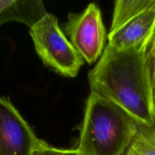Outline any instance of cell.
I'll use <instances>...</instances> for the list:
<instances>
[{
	"instance_id": "obj_4",
	"label": "cell",
	"mask_w": 155,
	"mask_h": 155,
	"mask_svg": "<svg viewBox=\"0 0 155 155\" xmlns=\"http://www.w3.org/2000/svg\"><path fill=\"white\" fill-rule=\"evenodd\" d=\"M68 18L65 31L70 42L85 61L94 63L103 54L106 37L100 8L90 3L83 12L69 14Z\"/></svg>"
},
{
	"instance_id": "obj_5",
	"label": "cell",
	"mask_w": 155,
	"mask_h": 155,
	"mask_svg": "<svg viewBox=\"0 0 155 155\" xmlns=\"http://www.w3.org/2000/svg\"><path fill=\"white\" fill-rule=\"evenodd\" d=\"M43 142L9 98L0 96V155H33Z\"/></svg>"
},
{
	"instance_id": "obj_12",
	"label": "cell",
	"mask_w": 155,
	"mask_h": 155,
	"mask_svg": "<svg viewBox=\"0 0 155 155\" xmlns=\"http://www.w3.org/2000/svg\"><path fill=\"white\" fill-rule=\"evenodd\" d=\"M59 155H84L76 149H59Z\"/></svg>"
},
{
	"instance_id": "obj_3",
	"label": "cell",
	"mask_w": 155,
	"mask_h": 155,
	"mask_svg": "<svg viewBox=\"0 0 155 155\" xmlns=\"http://www.w3.org/2000/svg\"><path fill=\"white\" fill-rule=\"evenodd\" d=\"M35 51L43 63L58 74L75 77L84 60L67 39L55 15L47 13L30 28Z\"/></svg>"
},
{
	"instance_id": "obj_2",
	"label": "cell",
	"mask_w": 155,
	"mask_h": 155,
	"mask_svg": "<svg viewBox=\"0 0 155 155\" xmlns=\"http://www.w3.org/2000/svg\"><path fill=\"white\" fill-rule=\"evenodd\" d=\"M138 128V123L124 110L91 92L76 150L84 155H123Z\"/></svg>"
},
{
	"instance_id": "obj_9",
	"label": "cell",
	"mask_w": 155,
	"mask_h": 155,
	"mask_svg": "<svg viewBox=\"0 0 155 155\" xmlns=\"http://www.w3.org/2000/svg\"><path fill=\"white\" fill-rule=\"evenodd\" d=\"M154 0H118L114 5L112 26H115L134 15L150 7Z\"/></svg>"
},
{
	"instance_id": "obj_8",
	"label": "cell",
	"mask_w": 155,
	"mask_h": 155,
	"mask_svg": "<svg viewBox=\"0 0 155 155\" xmlns=\"http://www.w3.org/2000/svg\"><path fill=\"white\" fill-rule=\"evenodd\" d=\"M123 155H155V126L138 124V130Z\"/></svg>"
},
{
	"instance_id": "obj_13",
	"label": "cell",
	"mask_w": 155,
	"mask_h": 155,
	"mask_svg": "<svg viewBox=\"0 0 155 155\" xmlns=\"http://www.w3.org/2000/svg\"><path fill=\"white\" fill-rule=\"evenodd\" d=\"M153 96H154V103H155V87L153 89Z\"/></svg>"
},
{
	"instance_id": "obj_11",
	"label": "cell",
	"mask_w": 155,
	"mask_h": 155,
	"mask_svg": "<svg viewBox=\"0 0 155 155\" xmlns=\"http://www.w3.org/2000/svg\"><path fill=\"white\" fill-rule=\"evenodd\" d=\"M33 155H59V149L50 146L43 141V143L35 150Z\"/></svg>"
},
{
	"instance_id": "obj_6",
	"label": "cell",
	"mask_w": 155,
	"mask_h": 155,
	"mask_svg": "<svg viewBox=\"0 0 155 155\" xmlns=\"http://www.w3.org/2000/svg\"><path fill=\"white\" fill-rule=\"evenodd\" d=\"M155 30V0L145 10L112 26L107 45L118 51L131 49L148 43Z\"/></svg>"
},
{
	"instance_id": "obj_7",
	"label": "cell",
	"mask_w": 155,
	"mask_h": 155,
	"mask_svg": "<svg viewBox=\"0 0 155 155\" xmlns=\"http://www.w3.org/2000/svg\"><path fill=\"white\" fill-rule=\"evenodd\" d=\"M46 14L40 0H0V26L15 21L30 28Z\"/></svg>"
},
{
	"instance_id": "obj_10",
	"label": "cell",
	"mask_w": 155,
	"mask_h": 155,
	"mask_svg": "<svg viewBox=\"0 0 155 155\" xmlns=\"http://www.w3.org/2000/svg\"><path fill=\"white\" fill-rule=\"evenodd\" d=\"M147 58L153 89L155 87V30L147 47Z\"/></svg>"
},
{
	"instance_id": "obj_1",
	"label": "cell",
	"mask_w": 155,
	"mask_h": 155,
	"mask_svg": "<svg viewBox=\"0 0 155 155\" xmlns=\"http://www.w3.org/2000/svg\"><path fill=\"white\" fill-rule=\"evenodd\" d=\"M149 43L124 51L107 45L88 80L91 92L116 104L139 125L150 127L155 126V103Z\"/></svg>"
}]
</instances>
